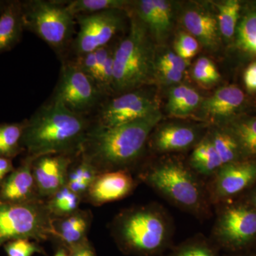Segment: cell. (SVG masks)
I'll return each instance as SVG.
<instances>
[{
	"mask_svg": "<svg viewBox=\"0 0 256 256\" xmlns=\"http://www.w3.org/2000/svg\"><path fill=\"white\" fill-rule=\"evenodd\" d=\"M228 130L238 142L242 156H256V117L234 122Z\"/></svg>",
	"mask_w": 256,
	"mask_h": 256,
	"instance_id": "28",
	"label": "cell"
},
{
	"mask_svg": "<svg viewBox=\"0 0 256 256\" xmlns=\"http://www.w3.org/2000/svg\"><path fill=\"white\" fill-rule=\"evenodd\" d=\"M26 120L20 122L0 124V156L12 160L24 151L22 138Z\"/></svg>",
	"mask_w": 256,
	"mask_h": 256,
	"instance_id": "23",
	"label": "cell"
},
{
	"mask_svg": "<svg viewBox=\"0 0 256 256\" xmlns=\"http://www.w3.org/2000/svg\"><path fill=\"white\" fill-rule=\"evenodd\" d=\"M218 9L217 20L220 34L224 38L230 40L236 31L240 18V3L237 0H226L216 4Z\"/></svg>",
	"mask_w": 256,
	"mask_h": 256,
	"instance_id": "30",
	"label": "cell"
},
{
	"mask_svg": "<svg viewBox=\"0 0 256 256\" xmlns=\"http://www.w3.org/2000/svg\"><path fill=\"white\" fill-rule=\"evenodd\" d=\"M74 158L76 156L47 154L34 160V178L42 200L46 201L66 184L69 168Z\"/></svg>",
	"mask_w": 256,
	"mask_h": 256,
	"instance_id": "13",
	"label": "cell"
},
{
	"mask_svg": "<svg viewBox=\"0 0 256 256\" xmlns=\"http://www.w3.org/2000/svg\"><path fill=\"white\" fill-rule=\"evenodd\" d=\"M46 201L15 204L0 200V246L20 238H54V220Z\"/></svg>",
	"mask_w": 256,
	"mask_h": 256,
	"instance_id": "7",
	"label": "cell"
},
{
	"mask_svg": "<svg viewBox=\"0 0 256 256\" xmlns=\"http://www.w3.org/2000/svg\"><path fill=\"white\" fill-rule=\"evenodd\" d=\"M124 10H110L76 16L79 30L72 42L76 56L107 46L124 26Z\"/></svg>",
	"mask_w": 256,
	"mask_h": 256,
	"instance_id": "9",
	"label": "cell"
},
{
	"mask_svg": "<svg viewBox=\"0 0 256 256\" xmlns=\"http://www.w3.org/2000/svg\"><path fill=\"white\" fill-rule=\"evenodd\" d=\"M193 78L204 85H210L218 82L220 75L214 63L207 57H201L196 60L192 70Z\"/></svg>",
	"mask_w": 256,
	"mask_h": 256,
	"instance_id": "31",
	"label": "cell"
},
{
	"mask_svg": "<svg viewBox=\"0 0 256 256\" xmlns=\"http://www.w3.org/2000/svg\"><path fill=\"white\" fill-rule=\"evenodd\" d=\"M137 186L128 170L100 173L94 180L84 202L95 206L118 201L129 196Z\"/></svg>",
	"mask_w": 256,
	"mask_h": 256,
	"instance_id": "14",
	"label": "cell"
},
{
	"mask_svg": "<svg viewBox=\"0 0 256 256\" xmlns=\"http://www.w3.org/2000/svg\"><path fill=\"white\" fill-rule=\"evenodd\" d=\"M24 30L22 2H6L0 13V54L18 44Z\"/></svg>",
	"mask_w": 256,
	"mask_h": 256,
	"instance_id": "20",
	"label": "cell"
},
{
	"mask_svg": "<svg viewBox=\"0 0 256 256\" xmlns=\"http://www.w3.org/2000/svg\"><path fill=\"white\" fill-rule=\"evenodd\" d=\"M101 95L96 82L74 62L62 66L54 100L60 101L72 112L84 116L95 108Z\"/></svg>",
	"mask_w": 256,
	"mask_h": 256,
	"instance_id": "8",
	"label": "cell"
},
{
	"mask_svg": "<svg viewBox=\"0 0 256 256\" xmlns=\"http://www.w3.org/2000/svg\"><path fill=\"white\" fill-rule=\"evenodd\" d=\"M156 64L166 66L182 73L185 72L188 65V60H184L172 50H166L163 52L160 56H156Z\"/></svg>",
	"mask_w": 256,
	"mask_h": 256,
	"instance_id": "35",
	"label": "cell"
},
{
	"mask_svg": "<svg viewBox=\"0 0 256 256\" xmlns=\"http://www.w3.org/2000/svg\"><path fill=\"white\" fill-rule=\"evenodd\" d=\"M54 256H68V252L66 250L65 248H60L56 252Z\"/></svg>",
	"mask_w": 256,
	"mask_h": 256,
	"instance_id": "42",
	"label": "cell"
},
{
	"mask_svg": "<svg viewBox=\"0 0 256 256\" xmlns=\"http://www.w3.org/2000/svg\"><path fill=\"white\" fill-rule=\"evenodd\" d=\"M174 52L183 58L188 60L196 54L198 50V42L190 34L180 33L174 42Z\"/></svg>",
	"mask_w": 256,
	"mask_h": 256,
	"instance_id": "33",
	"label": "cell"
},
{
	"mask_svg": "<svg viewBox=\"0 0 256 256\" xmlns=\"http://www.w3.org/2000/svg\"><path fill=\"white\" fill-rule=\"evenodd\" d=\"M64 3L75 18L78 15L92 14L106 10H124L132 4L131 2L124 0H72Z\"/></svg>",
	"mask_w": 256,
	"mask_h": 256,
	"instance_id": "27",
	"label": "cell"
},
{
	"mask_svg": "<svg viewBox=\"0 0 256 256\" xmlns=\"http://www.w3.org/2000/svg\"><path fill=\"white\" fill-rule=\"evenodd\" d=\"M198 138V130L193 126L180 124H166L158 128L152 133L150 146L159 153L174 152L196 146Z\"/></svg>",
	"mask_w": 256,
	"mask_h": 256,
	"instance_id": "17",
	"label": "cell"
},
{
	"mask_svg": "<svg viewBox=\"0 0 256 256\" xmlns=\"http://www.w3.org/2000/svg\"><path fill=\"white\" fill-rule=\"evenodd\" d=\"M210 138L223 165L242 160L240 146L229 130L216 128Z\"/></svg>",
	"mask_w": 256,
	"mask_h": 256,
	"instance_id": "25",
	"label": "cell"
},
{
	"mask_svg": "<svg viewBox=\"0 0 256 256\" xmlns=\"http://www.w3.org/2000/svg\"><path fill=\"white\" fill-rule=\"evenodd\" d=\"M214 234L224 245L240 247L256 238V210L252 206L224 207L216 220Z\"/></svg>",
	"mask_w": 256,
	"mask_h": 256,
	"instance_id": "11",
	"label": "cell"
},
{
	"mask_svg": "<svg viewBox=\"0 0 256 256\" xmlns=\"http://www.w3.org/2000/svg\"><path fill=\"white\" fill-rule=\"evenodd\" d=\"M14 170L12 160L0 156V185Z\"/></svg>",
	"mask_w": 256,
	"mask_h": 256,
	"instance_id": "41",
	"label": "cell"
},
{
	"mask_svg": "<svg viewBox=\"0 0 256 256\" xmlns=\"http://www.w3.org/2000/svg\"><path fill=\"white\" fill-rule=\"evenodd\" d=\"M162 118L160 110L143 118L114 128H90L78 156L98 174L128 170L142 154L154 128Z\"/></svg>",
	"mask_w": 256,
	"mask_h": 256,
	"instance_id": "1",
	"label": "cell"
},
{
	"mask_svg": "<svg viewBox=\"0 0 256 256\" xmlns=\"http://www.w3.org/2000/svg\"><path fill=\"white\" fill-rule=\"evenodd\" d=\"M182 22L188 34L205 48L210 50L218 48L220 34L217 16L200 6H191L184 12Z\"/></svg>",
	"mask_w": 256,
	"mask_h": 256,
	"instance_id": "16",
	"label": "cell"
},
{
	"mask_svg": "<svg viewBox=\"0 0 256 256\" xmlns=\"http://www.w3.org/2000/svg\"><path fill=\"white\" fill-rule=\"evenodd\" d=\"M160 21L166 33L169 34L172 26L173 8L171 3L164 0H153Z\"/></svg>",
	"mask_w": 256,
	"mask_h": 256,
	"instance_id": "36",
	"label": "cell"
},
{
	"mask_svg": "<svg viewBox=\"0 0 256 256\" xmlns=\"http://www.w3.org/2000/svg\"><path fill=\"white\" fill-rule=\"evenodd\" d=\"M110 232L128 250L149 254L161 248L172 230L164 208L152 204L121 210L112 220Z\"/></svg>",
	"mask_w": 256,
	"mask_h": 256,
	"instance_id": "4",
	"label": "cell"
},
{
	"mask_svg": "<svg viewBox=\"0 0 256 256\" xmlns=\"http://www.w3.org/2000/svg\"><path fill=\"white\" fill-rule=\"evenodd\" d=\"M158 77H160V80L164 84L170 85L181 82L184 78V73L166 66L156 64V78Z\"/></svg>",
	"mask_w": 256,
	"mask_h": 256,
	"instance_id": "37",
	"label": "cell"
},
{
	"mask_svg": "<svg viewBox=\"0 0 256 256\" xmlns=\"http://www.w3.org/2000/svg\"><path fill=\"white\" fill-rule=\"evenodd\" d=\"M140 178L181 210L198 216L206 214L208 202L205 190L190 166L178 160H164L143 171Z\"/></svg>",
	"mask_w": 256,
	"mask_h": 256,
	"instance_id": "5",
	"label": "cell"
},
{
	"mask_svg": "<svg viewBox=\"0 0 256 256\" xmlns=\"http://www.w3.org/2000/svg\"><path fill=\"white\" fill-rule=\"evenodd\" d=\"M252 206L254 207V208L256 210V191L254 192V194H252Z\"/></svg>",
	"mask_w": 256,
	"mask_h": 256,
	"instance_id": "43",
	"label": "cell"
},
{
	"mask_svg": "<svg viewBox=\"0 0 256 256\" xmlns=\"http://www.w3.org/2000/svg\"><path fill=\"white\" fill-rule=\"evenodd\" d=\"M4 250L8 256H33L43 250L36 242L30 239L20 238L4 244Z\"/></svg>",
	"mask_w": 256,
	"mask_h": 256,
	"instance_id": "32",
	"label": "cell"
},
{
	"mask_svg": "<svg viewBox=\"0 0 256 256\" xmlns=\"http://www.w3.org/2000/svg\"><path fill=\"white\" fill-rule=\"evenodd\" d=\"M148 28L137 18L114 50L112 90L120 94L137 90L156 79V54Z\"/></svg>",
	"mask_w": 256,
	"mask_h": 256,
	"instance_id": "3",
	"label": "cell"
},
{
	"mask_svg": "<svg viewBox=\"0 0 256 256\" xmlns=\"http://www.w3.org/2000/svg\"><path fill=\"white\" fill-rule=\"evenodd\" d=\"M68 256H96L88 240H86L80 245L68 249Z\"/></svg>",
	"mask_w": 256,
	"mask_h": 256,
	"instance_id": "40",
	"label": "cell"
},
{
	"mask_svg": "<svg viewBox=\"0 0 256 256\" xmlns=\"http://www.w3.org/2000/svg\"><path fill=\"white\" fill-rule=\"evenodd\" d=\"M159 111L158 102L144 90H132L108 101L100 108L95 126L114 128L143 118Z\"/></svg>",
	"mask_w": 256,
	"mask_h": 256,
	"instance_id": "10",
	"label": "cell"
},
{
	"mask_svg": "<svg viewBox=\"0 0 256 256\" xmlns=\"http://www.w3.org/2000/svg\"><path fill=\"white\" fill-rule=\"evenodd\" d=\"M245 95L235 85L220 88L210 97L202 100V114L214 120L228 118L242 108Z\"/></svg>",
	"mask_w": 256,
	"mask_h": 256,
	"instance_id": "19",
	"label": "cell"
},
{
	"mask_svg": "<svg viewBox=\"0 0 256 256\" xmlns=\"http://www.w3.org/2000/svg\"><path fill=\"white\" fill-rule=\"evenodd\" d=\"M34 159L26 156L21 164L6 176L0 185L1 201L15 204L45 201L38 195L34 178L32 166Z\"/></svg>",
	"mask_w": 256,
	"mask_h": 256,
	"instance_id": "15",
	"label": "cell"
},
{
	"mask_svg": "<svg viewBox=\"0 0 256 256\" xmlns=\"http://www.w3.org/2000/svg\"><path fill=\"white\" fill-rule=\"evenodd\" d=\"M236 33L239 50L256 57V10L248 12L242 16Z\"/></svg>",
	"mask_w": 256,
	"mask_h": 256,
	"instance_id": "29",
	"label": "cell"
},
{
	"mask_svg": "<svg viewBox=\"0 0 256 256\" xmlns=\"http://www.w3.org/2000/svg\"><path fill=\"white\" fill-rule=\"evenodd\" d=\"M244 82L248 92H256V60L249 64L246 68Z\"/></svg>",
	"mask_w": 256,
	"mask_h": 256,
	"instance_id": "38",
	"label": "cell"
},
{
	"mask_svg": "<svg viewBox=\"0 0 256 256\" xmlns=\"http://www.w3.org/2000/svg\"><path fill=\"white\" fill-rule=\"evenodd\" d=\"M190 166L196 174L206 176H214L223 166L210 136L194 146L190 156Z\"/></svg>",
	"mask_w": 256,
	"mask_h": 256,
	"instance_id": "21",
	"label": "cell"
},
{
	"mask_svg": "<svg viewBox=\"0 0 256 256\" xmlns=\"http://www.w3.org/2000/svg\"><path fill=\"white\" fill-rule=\"evenodd\" d=\"M176 256H214L208 248L202 245H192L182 249Z\"/></svg>",
	"mask_w": 256,
	"mask_h": 256,
	"instance_id": "39",
	"label": "cell"
},
{
	"mask_svg": "<svg viewBox=\"0 0 256 256\" xmlns=\"http://www.w3.org/2000/svg\"><path fill=\"white\" fill-rule=\"evenodd\" d=\"M256 181V161L239 160L224 164L214 176L212 196L216 202L226 200Z\"/></svg>",
	"mask_w": 256,
	"mask_h": 256,
	"instance_id": "12",
	"label": "cell"
},
{
	"mask_svg": "<svg viewBox=\"0 0 256 256\" xmlns=\"http://www.w3.org/2000/svg\"><path fill=\"white\" fill-rule=\"evenodd\" d=\"M5 3H6V2L0 1V13L2 12V11L3 8H4Z\"/></svg>",
	"mask_w": 256,
	"mask_h": 256,
	"instance_id": "44",
	"label": "cell"
},
{
	"mask_svg": "<svg viewBox=\"0 0 256 256\" xmlns=\"http://www.w3.org/2000/svg\"><path fill=\"white\" fill-rule=\"evenodd\" d=\"M84 118L52 99L26 120L22 146L28 156L47 154L78 156L90 129Z\"/></svg>",
	"mask_w": 256,
	"mask_h": 256,
	"instance_id": "2",
	"label": "cell"
},
{
	"mask_svg": "<svg viewBox=\"0 0 256 256\" xmlns=\"http://www.w3.org/2000/svg\"><path fill=\"white\" fill-rule=\"evenodd\" d=\"M82 202V197L72 192L66 185L46 200L48 210L55 218L72 214L80 208Z\"/></svg>",
	"mask_w": 256,
	"mask_h": 256,
	"instance_id": "26",
	"label": "cell"
},
{
	"mask_svg": "<svg viewBox=\"0 0 256 256\" xmlns=\"http://www.w3.org/2000/svg\"><path fill=\"white\" fill-rule=\"evenodd\" d=\"M202 100V96L193 88L178 85L170 90L166 107L170 114L183 117L196 110Z\"/></svg>",
	"mask_w": 256,
	"mask_h": 256,
	"instance_id": "22",
	"label": "cell"
},
{
	"mask_svg": "<svg viewBox=\"0 0 256 256\" xmlns=\"http://www.w3.org/2000/svg\"><path fill=\"white\" fill-rule=\"evenodd\" d=\"M74 63L76 64L79 68L92 78L96 84L98 66L97 56L95 52L77 56L76 60Z\"/></svg>",
	"mask_w": 256,
	"mask_h": 256,
	"instance_id": "34",
	"label": "cell"
},
{
	"mask_svg": "<svg viewBox=\"0 0 256 256\" xmlns=\"http://www.w3.org/2000/svg\"><path fill=\"white\" fill-rule=\"evenodd\" d=\"M78 158V161L75 164L74 161L69 168L66 185L84 200L90 184L98 174L85 160Z\"/></svg>",
	"mask_w": 256,
	"mask_h": 256,
	"instance_id": "24",
	"label": "cell"
},
{
	"mask_svg": "<svg viewBox=\"0 0 256 256\" xmlns=\"http://www.w3.org/2000/svg\"><path fill=\"white\" fill-rule=\"evenodd\" d=\"M92 222L90 210L79 208L72 214L54 220V236L67 250L88 240V234Z\"/></svg>",
	"mask_w": 256,
	"mask_h": 256,
	"instance_id": "18",
	"label": "cell"
},
{
	"mask_svg": "<svg viewBox=\"0 0 256 256\" xmlns=\"http://www.w3.org/2000/svg\"><path fill=\"white\" fill-rule=\"evenodd\" d=\"M24 30L43 40L60 54L74 41L76 20L64 1L22 2Z\"/></svg>",
	"mask_w": 256,
	"mask_h": 256,
	"instance_id": "6",
	"label": "cell"
}]
</instances>
